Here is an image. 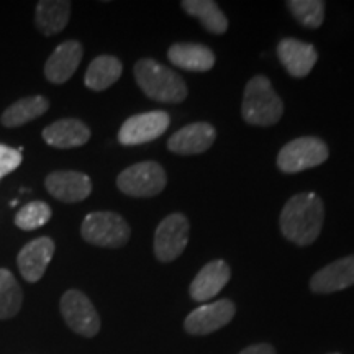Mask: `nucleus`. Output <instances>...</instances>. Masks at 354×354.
Listing matches in <instances>:
<instances>
[{
    "mask_svg": "<svg viewBox=\"0 0 354 354\" xmlns=\"http://www.w3.org/2000/svg\"><path fill=\"white\" fill-rule=\"evenodd\" d=\"M71 2L64 0H41L37 3L35 24L37 28L46 37H53L63 32L69 24Z\"/></svg>",
    "mask_w": 354,
    "mask_h": 354,
    "instance_id": "obj_20",
    "label": "nucleus"
},
{
    "mask_svg": "<svg viewBox=\"0 0 354 354\" xmlns=\"http://www.w3.org/2000/svg\"><path fill=\"white\" fill-rule=\"evenodd\" d=\"M81 234L87 243L102 248H122L130 240V225L113 212H94L82 221Z\"/></svg>",
    "mask_w": 354,
    "mask_h": 354,
    "instance_id": "obj_4",
    "label": "nucleus"
},
{
    "mask_svg": "<svg viewBox=\"0 0 354 354\" xmlns=\"http://www.w3.org/2000/svg\"><path fill=\"white\" fill-rule=\"evenodd\" d=\"M167 57L176 68L192 73H207L215 66L214 51L205 44L176 43L167 51Z\"/></svg>",
    "mask_w": 354,
    "mask_h": 354,
    "instance_id": "obj_19",
    "label": "nucleus"
},
{
    "mask_svg": "<svg viewBox=\"0 0 354 354\" xmlns=\"http://www.w3.org/2000/svg\"><path fill=\"white\" fill-rule=\"evenodd\" d=\"M51 218V209L46 202H30L21 207L15 215V225L25 232H32L43 225H46Z\"/></svg>",
    "mask_w": 354,
    "mask_h": 354,
    "instance_id": "obj_26",
    "label": "nucleus"
},
{
    "mask_svg": "<svg viewBox=\"0 0 354 354\" xmlns=\"http://www.w3.org/2000/svg\"><path fill=\"white\" fill-rule=\"evenodd\" d=\"M48 109H50V102L44 99V97H26V99H20L15 104H12L10 107H7L0 120H2V125L8 128L21 127L25 123L35 120V118L41 117Z\"/></svg>",
    "mask_w": 354,
    "mask_h": 354,
    "instance_id": "obj_23",
    "label": "nucleus"
},
{
    "mask_svg": "<svg viewBox=\"0 0 354 354\" xmlns=\"http://www.w3.org/2000/svg\"><path fill=\"white\" fill-rule=\"evenodd\" d=\"M43 140L53 148H79L91 140V130L77 118H63L43 130Z\"/></svg>",
    "mask_w": 354,
    "mask_h": 354,
    "instance_id": "obj_18",
    "label": "nucleus"
},
{
    "mask_svg": "<svg viewBox=\"0 0 354 354\" xmlns=\"http://www.w3.org/2000/svg\"><path fill=\"white\" fill-rule=\"evenodd\" d=\"M61 315H63L66 325L74 333L92 338L99 333L100 318L99 313L87 295L79 290H68L61 297Z\"/></svg>",
    "mask_w": 354,
    "mask_h": 354,
    "instance_id": "obj_8",
    "label": "nucleus"
},
{
    "mask_svg": "<svg viewBox=\"0 0 354 354\" xmlns=\"http://www.w3.org/2000/svg\"><path fill=\"white\" fill-rule=\"evenodd\" d=\"M331 354H339V353H331Z\"/></svg>",
    "mask_w": 354,
    "mask_h": 354,
    "instance_id": "obj_29",
    "label": "nucleus"
},
{
    "mask_svg": "<svg viewBox=\"0 0 354 354\" xmlns=\"http://www.w3.org/2000/svg\"><path fill=\"white\" fill-rule=\"evenodd\" d=\"M183 8L190 17L197 19L207 32L221 35L228 30V20L220 10L218 3L212 0H184Z\"/></svg>",
    "mask_w": 354,
    "mask_h": 354,
    "instance_id": "obj_22",
    "label": "nucleus"
},
{
    "mask_svg": "<svg viewBox=\"0 0 354 354\" xmlns=\"http://www.w3.org/2000/svg\"><path fill=\"white\" fill-rule=\"evenodd\" d=\"M325 207L315 192H300L290 197L282 209L281 232L299 246H308L320 236Z\"/></svg>",
    "mask_w": 354,
    "mask_h": 354,
    "instance_id": "obj_1",
    "label": "nucleus"
},
{
    "mask_svg": "<svg viewBox=\"0 0 354 354\" xmlns=\"http://www.w3.org/2000/svg\"><path fill=\"white\" fill-rule=\"evenodd\" d=\"M216 131L215 128L207 122L190 123L177 130L174 135L167 140V148L176 154H201L212 148L215 143Z\"/></svg>",
    "mask_w": 354,
    "mask_h": 354,
    "instance_id": "obj_13",
    "label": "nucleus"
},
{
    "mask_svg": "<svg viewBox=\"0 0 354 354\" xmlns=\"http://www.w3.org/2000/svg\"><path fill=\"white\" fill-rule=\"evenodd\" d=\"M277 56L292 77L308 76L318 59L315 46L300 41L297 38L281 39L277 46Z\"/></svg>",
    "mask_w": 354,
    "mask_h": 354,
    "instance_id": "obj_15",
    "label": "nucleus"
},
{
    "mask_svg": "<svg viewBox=\"0 0 354 354\" xmlns=\"http://www.w3.org/2000/svg\"><path fill=\"white\" fill-rule=\"evenodd\" d=\"M21 165V153L19 149L8 148L6 145H0V179L3 176L10 174Z\"/></svg>",
    "mask_w": 354,
    "mask_h": 354,
    "instance_id": "obj_27",
    "label": "nucleus"
},
{
    "mask_svg": "<svg viewBox=\"0 0 354 354\" xmlns=\"http://www.w3.org/2000/svg\"><path fill=\"white\" fill-rule=\"evenodd\" d=\"M230 276H232L230 266L223 259L210 261L198 271L192 284H190V297L196 300V302L212 300L228 284Z\"/></svg>",
    "mask_w": 354,
    "mask_h": 354,
    "instance_id": "obj_16",
    "label": "nucleus"
},
{
    "mask_svg": "<svg viewBox=\"0 0 354 354\" xmlns=\"http://www.w3.org/2000/svg\"><path fill=\"white\" fill-rule=\"evenodd\" d=\"M236 307L232 300L221 299L216 302L201 305L190 312L184 322V328L190 335H209L227 326L233 320Z\"/></svg>",
    "mask_w": 354,
    "mask_h": 354,
    "instance_id": "obj_10",
    "label": "nucleus"
},
{
    "mask_svg": "<svg viewBox=\"0 0 354 354\" xmlns=\"http://www.w3.org/2000/svg\"><path fill=\"white\" fill-rule=\"evenodd\" d=\"M330 156L328 146L315 136L292 140L279 151L277 167L286 174H295L323 165Z\"/></svg>",
    "mask_w": 354,
    "mask_h": 354,
    "instance_id": "obj_5",
    "label": "nucleus"
},
{
    "mask_svg": "<svg viewBox=\"0 0 354 354\" xmlns=\"http://www.w3.org/2000/svg\"><path fill=\"white\" fill-rule=\"evenodd\" d=\"M166 184V171L154 161L133 165L117 177L118 189L130 197H154L165 190Z\"/></svg>",
    "mask_w": 354,
    "mask_h": 354,
    "instance_id": "obj_6",
    "label": "nucleus"
},
{
    "mask_svg": "<svg viewBox=\"0 0 354 354\" xmlns=\"http://www.w3.org/2000/svg\"><path fill=\"white\" fill-rule=\"evenodd\" d=\"M351 286H354V256L328 264L310 281V289L315 294H333Z\"/></svg>",
    "mask_w": 354,
    "mask_h": 354,
    "instance_id": "obj_17",
    "label": "nucleus"
},
{
    "mask_svg": "<svg viewBox=\"0 0 354 354\" xmlns=\"http://www.w3.org/2000/svg\"><path fill=\"white\" fill-rule=\"evenodd\" d=\"M24 304V292L8 269H0V320L15 317Z\"/></svg>",
    "mask_w": 354,
    "mask_h": 354,
    "instance_id": "obj_24",
    "label": "nucleus"
},
{
    "mask_svg": "<svg viewBox=\"0 0 354 354\" xmlns=\"http://www.w3.org/2000/svg\"><path fill=\"white\" fill-rule=\"evenodd\" d=\"M53 254H55V241L51 238L41 236L26 243L17 256V264H19L21 277L26 282H38L46 272Z\"/></svg>",
    "mask_w": 354,
    "mask_h": 354,
    "instance_id": "obj_12",
    "label": "nucleus"
},
{
    "mask_svg": "<svg viewBox=\"0 0 354 354\" xmlns=\"http://www.w3.org/2000/svg\"><path fill=\"white\" fill-rule=\"evenodd\" d=\"M240 354H276V349H274L271 344H253V346H248L243 349Z\"/></svg>",
    "mask_w": 354,
    "mask_h": 354,
    "instance_id": "obj_28",
    "label": "nucleus"
},
{
    "mask_svg": "<svg viewBox=\"0 0 354 354\" xmlns=\"http://www.w3.org/2000/svg\"><path fill=\"white\" fill-rule=\"evenodd\" d=\"M284 104L266 76H254L246 84L241 115L246 123L256 127H272L281 120Z\"/></svg>",
    "mask_w": 354,
    "mask_h": 354,
    "instance_id": "obj_3",
    "label": "nucleus"
},
{
    "mask_svg": "<svg viewBox=\"0 0 354 354\" xmlns=\"http://www.w3.org/2000/svg\"><path fill=\"white\" fill-rule=\"evenodd\" d=\"M189 243V220L183 214L167 215L154 233V254L161 263H171L184 253Z\"/></svg>",
    "mask_w": 354,
    "mask_h": 354,
    "instance_id": "obj_7",
    "label": "nucleus"
},
{
    "mask_svg": "<svg viewBox=\"0 0 354 354\" xmlns=\"http://www.w3.org/2000/svg\"><path fill=\"white\" fill-rule=\"evenodd\" d=\"M82 44L76 39L61 43L44 64V76L51 84H64L74 76L82 61Z\"/></svg>",
    "mask_w": 354,
    "mask_h": 354,
    "instance_id": "obj_14",
    "label": "nucleus"
},
{
    "mask_svg": "<svg viewBox=\"0 0 354 354\" xmlns=\"http://www.w3.org/2000/svg\"><path fill=\"white\" fill-rule=\"evenodd\" d=\"M123 66L120 59L115 56H97L86 71L84 82L91 91H105L110 86H113L118 79L122 77Z\"/></svg>",
    "mask_w": 354,
    "mask_h": 354,
    "instance_id": "obj_21",
    "label": "nucleus"
},
{
    "mask_svg": "<svg viewBox=\"0 0 354 354\" xmlns=\"http://www.w3.org/2000/svg\"><path fill=\"white\" fill-rule=\"evenodd\" d=\"M287 7L300 25L317 30L325 19V2L323 0H289Z\"/></svg>",
    "mask_w": 354,
    "mask_h": 354,
    "instance_id": "obj_25",
    "label": "nucleus"
},
{
    "mask_svg": "<svg viewBox=\"0 0 354 354\" xmlns=\"http://www.w3.org/2000/svg\"><path fill=\"white\" fill-rule=\"evenodd\" d=\"M135 81L149 99L162 104H180L187 97L184 79L151 57H145L133 69Z\"/></svg>",
    "mask_w": 354,
    "mask_h": 354,
    "instance_id": "obj_2",
    "label": "nucleus"
},
{
    "mask_svg": "<svg viewBox=\"0 0 354 354\" xmlns=\"http://www.w3.org/2000/svg\"><path fill=\"white\" fill-rule=\"evenodd\" d=\"M46 190L64 203H76L87 198L92 192L91 177L77 171L51 172L44 180Z\"/></svg>",
    "mask_w": 354,
    "mask_h": 354,
    "instance_id": "obj_11",
    "label": "nucleus"
},
{
    "mask_svg": "<svg viewBox=\"0 0 354 354\" xmlns=\"http://www.w3.org/2000/svg\"><path fill=\"white\" fill-rule=\"evenodd\" d=\"M171 117L162 110H153V112H145L133 115L123 123L120 131H118V141L125 146H138L149 143L165 135L169 128Z\"/></svg>",
    "mask_w": 354,
    "mask_h": 354,
    "instance_id": "obj_9",
    "label": "nucleus"
}]
</instances>
